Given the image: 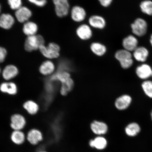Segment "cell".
<instances>
[{
  "label": "cell",
  "mask_w": 152,
  "mask_h": 152,
  "mask_svg": "<svg viewBox=\"0 0 152 152\" xmlns=\"http://www.w3.org/2000/svg\"><path fill=\"white\" fill-rule=\"evenodd\" d=\"M115 57L123 69H129L134 64V61L132 53L125 49L118 50L115 53Z\"/></svg>",
  "instance_id": "cell-1"
},
{
  "label": "cell",
  "mask_w": 152,
  "mask_h": 152,
  "mask_svg": "<svg viewBox=\"0 0 152 152\" xmlns=\"http://www.w3.org/2000/svg\"><path fill=\"white\" fill-rule=\"evenodd\" d=\"M130 26L133 35L136 37H143L147 33L148 23L143 18H136L131 24Z\"/></svg>",
  "instance_id": "cell-2"
},
{
  "label": "cell",
  "mask_w": 152,
  "mask_h": 152,
  "mask_svg": "<svg viewBox=\"0 0 152 152\" xmlns=\"http://www.w3.org/2000/svg\"><path fill=\"white\" fill-rule=\"evenodd\" d=\"M39 49L43 56L49 59L58 58L60 56V47L56 43H49L47 46L42 45Z\"/></svg>",
  "instance_id": "cell-3"
},
{
  "label": "cell",
  "mask_w": 152,
  "mask_h": 152,
  "mask_svg": "<svg viewBox=\"0 0 152 152\" xmlns=\"http://www.w3.org/2000/svg\"><path fill=\"white\" fill-rule=\"evenodd\" d=\"M44 39L40 35L28 36L25 42L24 48L28 52L36 50L39 49L42 45H44Z\"/></svg>",
  "instance_id": "cell-4"
},
{
  "label": "cell",
  "mask_w": 152,
  "mask_h": 152,
  "mask_svg": "<svg viewBox=\"0 0 152 152\" xmlns=\"http://www.w3.org/2000/svg\"><path fill=\"white\" fill-rule=\"evenodd\" d=\"M10 121V125L13 130H23L27 124L26 118L21 114L18 113L11 115Z\"/></svg>",
  "instance_id": "cell-5"
},
{
  "label": "cell",
  "mask_w": 152,
  "mask_h": 152,
  "mask_svg": "<svg viewBox=\"0 0 152 152\" xmlns=\"http://www.w3.org/2000/svg\"><path fill=\"white\" fill-rule=\"evenodd\" d=\"M55 5V12L59 18L67 16L70 12V5L68 0H52Z\"/></svg>",
  "instance_id": "cell-6"
},
{
  "label": "cell",
  "mask_w": 152,
  "mask_h": 152,
  "mask_svg": "<svg viewBox=\"0 0 152 152\" xmlns=\"http://www.w3.org/2000/svg\"><path fill=\"white\" fill-rule=\"evenodd\" d=\"M43 140L42 132L37 128H32L26 134V140L33 145H37Z\"/></svg>",
  "instance_id": "cell-7"
},
{
  "label": "cell",
  "mask_w": 152,
  "mask_h": 152,
  "mask_svg": "<svg viewBox=\"0 0 152 152\" xmlns=\"http://www.w3.org/2000/svg\"><path fill=\"white\" fill-rule=\"evenodd\" d=\"M76 33L77 37L83 41L88 40L92 37L93 34L92 28L86 24L80 25L76 29Z\"/></svg>",
  "instance_id": "cell-8"
},
{
  "label": "cell",
  "mask_w": 152,
  "mask_h": 152,
  "mask_svg": "<svg viewBox=\"0 0 152 152\" xmlns=\"http://www.w3.org/2000/svg\"><path fill=\"white\" fill-rule=\"evenodd\" d=\"M152 68L149 64L144 63L136 67L135 73L137 76L140 79L147 80L151 77Z\"/></svg>",
  "instance_id": "cell-9"
},
{
  "label": "cell",
  "mask_w": 152,
  "mask_h": 152,
  "mask_svg": "<svg viewBox=\"0 0 152 152\" xmlns=\"http://www.w3.org/2000/svg\"><path fill=\"white\" fill-rule=\"evenodd\" d=\"M70 12L72 20L76 23L83 22L86 18V11L80 6H75L72 7Z\"/></svg>",
  "instance_id": "cell-10"
},
{
  "label": "cell",
  "mask_w": 152,
  "mask_h": 152,
  "mask_svg": "<svg viewBox=\"0 0 152 152\" xmlns=\"http://www.w3.org/2000/svg\"><path fill=\"white\" fill-rule=\"evenodd\" d=\"M91 131L97 136H103L108 132L109 128L106 124L103 121H94L90 124Z\"/></svg>",
  "instance_id": "cell-11"
},
{
  "label": "cell",
  "mask_w": 152,
  "mask_h": 152,
  "mask_svg": "<svg viewBox=\"0 0 152 152\" xmlns=\"http://www.w3.org/2000/svg\"><path fill=\"white\" fill-rule=\"evenodd\" d=\"M139 42L137 37L134 35H130L123 39L122 45L124 49L133 52L138 46Z\"/></svg>",
  "instance_id": "cell-12"
},
{
  "label": "cell",
  "mask_w": 152,
  "mask_h": 152,
  "mask_svg": "<svg viewBox=\"0 0 152 152\" xmlns=\"http://www.w3.org/2000/svg\"><path fill=\"white\" fill-rule=\"evenodd\" d=\"M132 101V98L130 95L123 94L116 99L115 103V106L117 109L120 111H123L128 109L130 107Z\"/></svg>",
  "instance_id": "cell-13"
},
{
  "label": "cell",
  "mask_w": 152,
  "mask_h": 152,
  "mask_svg": "<svg viewBox=\"0 0 152 152\" xmlns=\"http://www.w3.org/2000/svg\"><path fill=\"white\" fill-rule=\"evenodd\" d=\"M88 24L92 28L102 30L105 28L106 22L103 17L99 15H93L89 18Z\"/></svg>",
  "instance_id": "cell-14"
},
{
  "label": "cell",
  "mask_w": 152,
  "mask_h": 152,
  "mask_svg": "<svg viewBox=\"0 0 152 152\" xmlns=\"http://www.w3.org/2000/svg\"><path fill=\"white\" fill-rule=\"evenodd\" d=\"M19 73V69L14 64H8L5 66L2 72V76L6 81H10L16 77Z\"/></svg>",
  "instance_id": "cell-15"
},
{
  "label": "cell",
  "mask_w": 152,
  "mask_h": 152,
  "mask_svg": "<svg viewBox=\"0 0 152 152\" xmlns=\"http://www.w3.org/2000/svg\"><path fill=\"white\" fill-rule=\"evenodd\" d=\"M149 55V50L144 46H138L134 52H133L132 56L136 61L141 62L142 63H145L148 60Z\"/></svg>",
  "instance_id": "cell-16"
},
{
  "label": "cell",
  "mask_w": 152,
  "mask_h": 152,
  "mask_svg": "<svg viewBox=\"0 0 152 152\" xmlns=\"http://www.w3.org/2000/svg\"><path fill=\"white\" fill-rule=\"evenodd\" d=\"M89 145L91 148L98 151H102L107 148L108 141L106 138L103 136H97L90 140Z\"/></svg>",
  "instance_id": "cell-17"
},
{
  "label": "cell",
  "mask_w": 152,
  "mask_h": 152,
  "mask_svg": "<svg viewBox=\"0 0 152 152\" xmlns=\"http://www.w3.org/2000/svg\"><path fill=\"white\" fill-rule=\"evenodd\" d=\"M0 91L4 94L14 96L18 92V87L15 83L6 81L0 85Z\"/></svg>",
  "instance_id": "cell-18"
},
{
  "label": "cell",
  "mask_w": 152,
  "mask_h": 152,
  "mask_svg": "<svg viewBox=\"0 0 152 152\" xmlns=\"http://www.w3.org/2000/svg\"><path fill=\"white\" fill-rule=\"evenodd\" d=\"M55 64L50 60H48L42 63L39 68V73L44 76H48L53 75L56 71Z\"/></svg>",
  "instance_id": "cell-19"
},
{
  "label": "cell",
  "mask_w": 152,
  "mask_h": 152,
  "mask_svg": "<svg viewBox=\"0 0 152 152\" xmlns=\"http://www.w3.org/2000/svg\"><path fill=\"white\" fill-rule=\"evenodd\" d=\"M32 12L30 10L26 7H21L15 12V16L20 23H24L27 21L32 16Z\"/></svg>",
  "instance_id": "cell-20"
},
{
  "label": "cell",
  "mask_w": 152,
  "mask_h": 152,
  "mask_svg": "<svg viewBox=\"0 0 152 152\" xmlns=\"http://www.w3.org/2000/svg\"><path fill=\"white\" fill-rule=\"evenodd\" d=\"M10 138L13 143L17 145H20L26 142V135L23 130H13Z\"/></svg>",
  "instance_id": "cell-21"
},
{
  "label": "cell",
  "mask_w": 152,
  "mask_h": 152,
  "mask_svg": "<svg viewBox=\"0 0 152 152\" xmlns=\"http://www.w3.org/2000/svg\"><path fill=\"white\" fill-rule=\"evenodd\" d=\"M15 23V20L12 15L4 14L0 16V27L5 29H9Z\"/></svg>",
  "instance_id": "cell-22"
},
{
  "label": "cell",
  "mask_w": 152,
  "mask_h": 152,
  "mask_svg": "<svg viewBox=\"0 0 152 152\" xmlns=\"http://www.w3.org/2000/svg\"><path fill=\"white\" fill-rule=\"evenodd\" d=\"M90 48L91 52L98 56H104L107 51L105 45L99 42H93L91 44Z\"/></svg>",
  "instance_id": "cell-23"
},
{
  "label": "cell",
  "mask_w": 152,
  "mask_h": 152,
  "mask_svg": "<svg viewBox=\"0 0 152 152\" xmlns=\"http://www.w3.org/2000/svg\"><path fill=\"white\" fill-rule=\"evenodd\" d=\"M23 107L31 115H36L39 110V106L37 102L33 100H28L25 102Z\"/></svg>",
  "instance_id": "cell-24"
},
{
  "label": "cell",
  "mask_w": 152,
  "mask_h": 152,
  "mask_svg": "<svg viewBox=\"0 0 152 152\" xmlns=\"http://www.w3.org/2000/svg\"><path fill=\"white\" fill-rule=\"evenodd\" d=\"M140 125L136 122L129 123L125 127V132L129 136L134 137L137 135L140 132Z\"/></svg>",
  "instance_id": "cell-25"
},
{
  "label": "cell",
  "mask_w": 152,
  "mask_h": 152,
  "mask_svg": "<svg viewBox=\"0 0 152 152\" xmlns=\"http://www.w3.org/2000/svg\"><path fill=\"white\" fill-rule=\"evenodd\" d=\"M38 28L37 25L35 23L27 22L24 24L23 30L24 34L28 37L36 35Z\"/></svg>",
  "instance_id": "cell-26"
},
{
  "label": "cell",
  "mask_w": 152,
  "mask_h": 152,
  "mask_svg": "<svg viewBox=\"0 0 152 152\" xmlns=\"http://www.w3.org/2000/svg\"><path fill=\"white\" fill-rule=\"evenodd\" d=\"M60 93L62 96H66L72 90L74 86V82L71 77L61 83Z\"/></svg>",
  "instance_id": "cell-27"
},
{
  "label": "cell",
  "mask_w": 152,
  "mask_h": 152,
  "mask_svg": "<svg viewBox=\"0 0 152 152\" xmlns=\"http://www.w3.org/2000/svg\"><path fill=\"white\" fill-rule=\"evenodd\" d=\"M140 8L144 14L152 16V1L143 0L140 3Z\"/></svg>",
  "instance_id": "cell-28"
},
{
  "label": "cell",
  "mask_w": 152,
  "mask_h": 152,
  "mask_svg": "<svg viewBox=\"0 0 152 152\" xmlns=\"http://www.w3.org/2000/svg\"><path fill=\"white\" fill-rule=\"evenodd\" d=\"M141 87L146 96L152 99V81L149 79L143 81L142 83Z\"/></svg>",
  "instance_id": "cell-29"
},
{
  "label": "cell",
  "mask_w": 152,
  "mask_h": 152,
  "mask_svg": "<svg viewBox=\"0 0 152 152\" xmlns=\"http://www.w3.org/2000/svg\"><path fill=\"white\" fill-rule=\"evenodd\" d=\"M10 8L14 10H17L22 7V0H7Z\"/></svg>",
  "instance_id": "cell-30"
},
{
  "label": "cell",
  "mask_w": 152,
  "mask_h": 152,
  "mask_svg": "<svg viewBox=\"0 0 152 152\" xmlns=\"http://www.w3.org/2000/svg\"><path fill=\"white\" fill-rule=\"evenodd\" d=\"M28 1L37 6L40 7L45 6L47 3V0H28Z\"/></svg>",
  "instance_id": "cell-31"
},
{
  "label": "cell",
  "mask_w": 152,
  "mask_h": 152,
  "mask_svg": "<svg viewBox=\"0 0 152 152\" xmlns=\"http://www.w3.org/2000/svg\"><path fill=\"white\" fill-rule=\"evenodd\" d=\"M7 52L4 48L0 46V63L4 61L6 58Z\"/></svg>",
  "instance_id": "cell-32"
},
{
  "label": "cell",
  "mask_w": 152,
  "mask_h": 152,
  "mask_svg": "<svg viewBox=\"0 0 152 152\" xmlns=\"http://www.w3.org/2000/svg\"><path fill=\"white\" fill-rule=\"evenodd\" d=\"M113 1V0H98L100 5L105 8H107L111 6Z\"/></svg>",
  "instance_id": "cell-33"
},
{
  "label": "cell",
  "mask_w": 152,
  "mask_h": 152,
  "mask_svg": "<svg viewBox=\"0 0 152 152\" xmlns=\"http://www.w3.org/2000/svg\"><path fill=\"white\" fill-rule=\"evenodd\" d=\"M149 42L151 46L152 47V33L151 34V36H150Z\"/></svg>",
  "instance_id": "cell-34"
},
{
  "label": "cell",
  "mask_w": 152,
  "mask_h": 152,
  "mask_svg": "<svg viewBox=\"0 0 152 152\" xmlns=\"http://www.w3.org/2000/svg\"><path fill=\"white\" fill-rule=\"evenodd\" d=\"M150 115H151V119L152 121V109L151 112V113H150Z\"/></svg>",
  "instance_id": "cell-35"
},
{
  "label": "cell",
  "mask_w": 152,
  "mask_h": 152,
  "mask_svg": "<svg viewBox=\"0 0 152 152\" xmlns=\"http://www.w3.org/2000/svg\"><path fill=\"white\" fill-rule=\"evenodd\" d=\"M38 152H48L47 151H45V150H43V151H41Z\"/></svg>",
  "instance_id": "cell-36"
},
{
  "label": "cell",
  "mask_w": 152,
  "mask_h": 152,
  "mask_svg": "<svg viewBox=\"0 0 152 152\" xmlns=\"http://www.w3.org/2000/svg\"><path fill=\"white\" fill-rule=\"evenodd\" d=\"M1 73V67H0V74Z\"/></svg>",
  "instance_id": "cell-37"
},
{
  "label": "cell",
  "mask_w": 152,
  "mask_h": 152,
  "mask_svg": "<svg viewBox=\"0 0 152 152\" xmlns=\"http://www.w3.org/2000/svg\"><path fill=\"white\" fill-rule=\"evenodd\" d=\"M1 5H0V12H1Z\"/></svg>",
  "instance_id": "cell-38"
},
{
  "label": "cell",
  "mask_w": 152,
  "mask_h": 152,
  "mask_svg": "<svg viewBox=\"0 0 152 152\" xmlns=\"http://www.w3.org/2000/svg\"><path fill=\"white\" fill-rule=\"evenodd\" d=\"M151 77H152V74H151Z\"/></svg>",
  "instance_id": "cell-39"
}]
</instances>
